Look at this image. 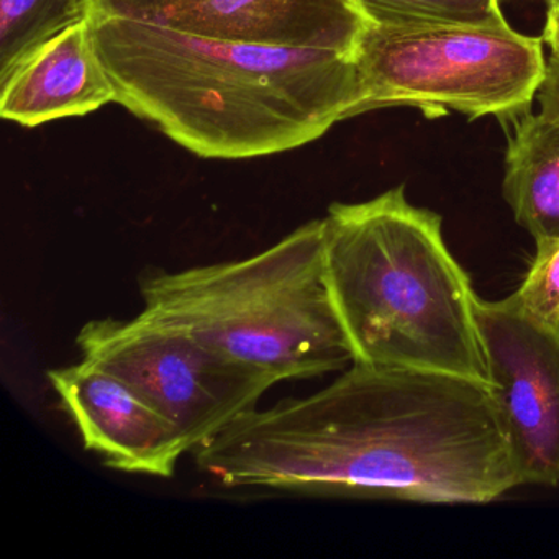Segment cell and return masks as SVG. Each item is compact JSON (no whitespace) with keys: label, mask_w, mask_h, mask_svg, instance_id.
<instances>
[{"label":"cell","mask_w":559,"mask_h":559,"mask_svg":"<svg viewBox=\"0 0 559 559\" xmlns=\"http://www.w3.org/2000/svg\"><path fill=\"white\" fill-rule=\"evenodd\" d=\"M116 103L201 158L250 159L316 142L361 103L355 57L222 41L91 15Z\"/></svg>","instance_id":"cell-2"},{"label":"cell","mask_w":559,"mask_h":559,"mask_svg":"<svg viewBox=\"0 0 559 559\" xmlns=\"http://www.w3.org/2000/svg\"><path fill=\"white\" fill-rule=\"evenodd\" d=\"M116 103L90 19L64 28L0 76V116L22 127L83 117Z\"/></svg>","instance_id":"cell-10"},{"label":"cell","mask_w":559,"mask_h":559,"mask_svg":"<svg viewBox=\"0 0 559 559\" xmlns=\"http://www.w3.org/2000/svg\"><path fill=\"white\" fill-rule=\"evenodd\" d=\"M543 45L509 24H369L355 55V117L412 107L428 119L457 112L507 123L532 110L546 74Z\"/></svg>","instance_id":"cell-5"},{"label":"cell","mask_w":559,"mask_h":559,"mask_svg":"<svg viewBox=\"0 0 559 559\" xmlns=\"http://www.w3.org/2000/svg\"><path fill=\"white\" fill-rule=\"evenodd\" d=\"M86 450L120 473L175 476L188 453L176 428L126 379L81 358L48 371Z\"/></svg>","instance_id":"cell-9"},{"label":"cell","mask_w":559,"mask_h":559,"mask_svg":"<svg viewBox=\"0 0 559 559\" xmlns=\"http://www.w3.org/2000/svg\"><path fill=\"white\" fill-rule=\"evenodd\" d=\"M477 329L520 484L559 486V325L526 313L512 296L477 299Z\"/></svg>","instance_id":"cell-7"},{"label":"cell","mask_w":559,"mask_h":559,"mask_svg":"<svg viewBox=\"0 0 559 559\" xmlns=\"http://www.w3.org/2000/svg\"><path fill=\"white\" fill-rule=\"evenodd\" d=\"M546 4H548V2H555V0H545Z\"/></svg>","instance_id":"cell-17"},{"label":"cell","mask_w":559,"mask_h":559,"mask_svg":"<svg viewBox=\"0 0 559 559\" xmlns=\"http://www.w3.org/2000/svg\"><path fill=\"white\" fill-rule=\"evenodd\" d=\"M91 0H0V76L64 28L90 19Z\"/></svg>","instance_id":"cell-12"},{"label":"cell","mask_w":559,"mask_h":559,"mask_svg":"<svg viewBox=\"0 0 559 559\" xmlns=\"http://www.w3.org/2000/svg\"><path fill=\"white\" fill-rule=\"evenodd\" d=\"M443 222L404 186L323 217L330 300L353 362L418 369L489 385L479 297L448 250Z\"/></svg>","instance_id":"cell-3"},{"label":"cell","mask_w":559,"mask_h":559,"mask_svg":"<svg viewBox=\"0 0 559 559\" xmlns=\"http://www.w3.org/2000/svg\"><path fill=\"white\" fill-rule=\"evenodd\" d=\"M500 0H358L371 24L506 25Z\"/></svg>","instance_id":"cell-13"},{"label":"cell","mask_w":559,"mask_h":559,"mask_svg":"<svg viewBox=\"0 0 559 559\" xmlns=\"http://www.w3.org/2000/svg\"><path fill=\"white\" fill-rule=\"evenodd\" d=\"M542 40L549 48V53L559 57V0L548 2Z\"/></svg>","instance_id":"cell-16"},{"label":"cell","mask_w":559,"mask_h":559,"mask_svg":"<svg viewBox=\"0 0 559 559\" xmlns=\"http://www.w3.org/2000/svg\"><path fill=\"white\" fill-rule=\"evenodd\" d=\"M192 454L227 490L487 503L522 486L489 385L359 362L316 394L247 412Z\"/></svg>","instance_id":"cell-1"},{"label":"cell","mask_w":559,"mask_h":559,"mask_svg":"<svg viewBox=\"0 0 559 559\" xmlns=\"http://www.w3.org/2000/svg\"><path fill=\"white\" fill-rule=\"evenodd\" d=\"M507 127L503 199L543 247L559 238V120L528 110Z\"/></svg>","instance_id":"cell-11"},{"label":"cell","mask_w":559,"mask_h":559,"mask_svg":"<svg viewBox=\"0 0 559 559\" xmlns=\"http://www.w3.org/2000/svg\"><path fill=\"white\" fill-rule=\"evenodd\" d=\"M536 100L543 116L559 120V57L556 55L549 53L546 58L545 80L536 94Z\"/></svg>","instance_id":"cell-15"},{"label":"cell","mask_w":559,"mask_h":559,"mask_svg":"<svg viewBox=\"0 0 559 559\" xmlns=\"http://www.w3.org/2000/svg\"><path fill=\"white\" fill-rule=\"evenodd\" d=\"M140 296V316L188 330L276 384L353 365L326 289L323 218L243 260L146 271Z\"/></svg>","instance_id":"cell-4"},{"label":"cell","mask_w":559,"mask_h":559,"mask_svg":"<svg viewBox=\"0 0 559 559\" xmlns=\"http://www.w3.org/2000/svg\"><path fill=\"white\" fill-rule=\"evenodd\" d=\"M512 297L530 316L559 325V238L536 247L535 260Z\"/></svg>","instance_id":"cell-14"},{"label":"cell","mask_w":559,"mask_h":559,"mask_svg":"<svg viewBox=\"0 0 559 559\" xmlns=\"http://www.w3.org/2000/svg\"><path fill=\"white\" fill-rule=\"evenodd\" d=\"M76 343L83 359L139 391L176 428L188 453L257 408L276 384L188 330L140 313L130 320H91Z\"/></svg>","instance_id":"cell-6"},{"label":"cell","mask_w":559,"mask_h":559,"mask_svg":"<svg viewBox=\"0 0 559 559\" xmlns=\"http://www.w3.org/2000/svg\"><path fill=\"white\" fill-rule=\"evenodd\" d=\"M109 15L222 41L356 55L371 22L358 0H91Z\"/></svg>","instance_id":"cell-8"}]
</instances>
